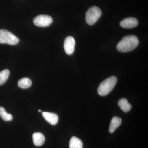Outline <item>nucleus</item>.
Segmentation results:
<instances>
[{
	"mask_svg": "<svg viewBox=\"0 0 148 148\" xmlns=\"http://www.w3.org/2000/svg\"><path fill=\"white\" fill-rule=\"evenodd\" d=\"M38 112H42V110H38Z\"/></svg>",
	"mask_w": 148,
	"mask_h": 148,
	"instance_id": "nucleus-16",
	"label": "nucleus"
},
{
	"mask_svg": "<svg viewBox=\"0 0 148 148\" xmlns=\"http://www.w3.org/2000/svg\"><path fill=\"white\" fill-rule=\"evenodd\" d=\"M118 104L121 110L125 112H129L132 108L131 105L128 103L127 99L124 98L120 99Z\"/></svg>",
	"mask_w": 148,
	"mask_h": 148,
	"instance_id": "nucleus-11",
	"label": "nucleus"
},
{
	"mask_svg": "<svg viewBox=\"0 0 148 148\" xmlns=\"http://www.w3.org/2000/svg\"><path fill=\"white\" fill-rule=\"evenodd\" d=\"M19 41V39L10 32L4 29L0 30V43L15 45Z\"/></svg>",
	"mask_w": 148,
	"mask_h": 148,
	"instance_id": "nucleus-4",
	"label": "nucleus"
},
{
	"mask_svg": "<svg viewBox=\"0 0 148 148\" xmlns=\"http://www.w3.org/2000/svg\"><path fill=\"white\" fill-rule=\"evenodd\" d=\"M18 86L23 89H26L31 87L32 85L31 80L28 78H24L18 81Z\"/></svg>",
	"mask_w": 148,
	"mask_h": 148,
	"instance_id": "nucleus-13",
	"label": "nucleus"
},
{
	"mask_svg": "<svg viewBox=\"0 0 148 148\" xmlns=\"http://www.w3.org/2000/svg\"><path fill=\"white\" fill-rule=\"evenodd\" d=\"M33 140L35 146H42L45 141V138L41 132H35L33 135Z\"/></svg>",
	"mask_w": 148,
	"mask_h": 148,
	"instance_id": "nucleus-9",
	"label": "nucleus"
},
{
	"mask_svg": "<svg viewBox=\"0 0 148 148\" xmlns=\"http://www.w3.org/2000/svg\"><path fill=\"white\" fill-rule=\"evenodd\" d=\"M138 37L134 35L125 36L118 43L117 49L121 52H127L135 49L139 44Z\"/></svg>",
	"mask_w": 148,
	"mask_h": 148,
	"instance_id": "nucleus-1",
	"label": "nucleus"
},
{
	"mask_svg": "<svg viewBox=\"0 0 148 148\" xmlns=\"http://www.w3.org/2000/svg\"><path fill=\"white\" fill-rule=\"evenodd\" d=\"M117 79L115 76H111L106 79L101 83L98 88V92L99 95L105 96L112 91L116 84Z\"/></svg>",
	"mask_w": 148,
	"mask_h": 148,
	"instance_id": "nucleus-2",
	"label": "nucleus"
},
{
	"mask_svg": "<svg viewBox=\"0 0 148 148\" xmlns=\"http://www.w3.org/2000/svg\"><path fill=\"white\" fill-rule=\"evenodd\" d=\"M33 22L37 27H47L49 26L52 23L53 19L51 16L49 15H40L34 18Z\"/></svg>",
	"mask_w": 148,
	"mask_h": 148,
	"instance_id": "nucleus-5",
	"label": "nucleus"
},
{
	"mask_svg": "<svg viewBox=\"0 0 148 148\" xmlns=\"http://www.w3.org/2000/svg\"><path fill=\"white\" fill-rule=\"evenodd\" d=\"M10 75V71L5 69L0 72V85L4 84L7 80Z\"/></svg>",
	"mask_w": 148,
	"mask_h": 148,
	"instance_id": "nucleus-15",
	"label": "nucleus"
},
{
	"mask_svg": "<svg viewBox=\"0 0 148 148\" xmlns=\"http://www.w3.org/2000/svg\"><path fill=\"white\" fill-rule=\"evenodd\" d=\"M70 148H82L83 143L78 138L73 137L71 138L69 143Z\"/></svg>",
	"mask_w": 148,
	"mask_h": 148,
	"instance_id": "nucleus-12",
	"label": "nucleus"
},
{
	"mask_svg": "<svg viewBox=\"0 0 148 148\" xmlns=\"http://www.w3.org/2000/svg\"><path fill=\"white\" fill-rule=\"evenodd\" d=\"M122 120L120 118L115 116L112 119L110 123L109 127V132L110 133H113L120 125L121 124Z\"/></svg>",
	"mask_w": 148,
	"mask_h": 148,
	"instance_id": "nucleus-10",
	"label": "nucleus"
},
{
	"mask_svg": "<svg viewBox=\"0 0 148 148\" xmlns=\"http://www.w3.org/2000/svg\"><path fill=\"white\" fill-rule=\"evenodd\" d=\"M0 116L5 121H11L13 119L12 115L8 113L5 109L2 107H0Z\"/></svg>",
	"mask_w": 148,
	"mask_h": 148,
	"instance_id": "nucleus-14",
	"label": "nucleus"
},
{
	"mask_svg": "<svg viewBox=\"0 0 148 148\" xmlns=\"http://www.w3.org/2000/svg\"><path fill=\"white\" fill-rule=\"evenodd\" d=\"M42 116L45 119L52 125H55L58 123V118L56 114L53 113L43 112Z\"/></svg>",
	"mask_w": 148,
	"mask_h": 148,
	"instance_id": "nucleus-8",
	"label": "nucleus"
},
{
	"mask_svg": "<svg viewBox=\"0 0 148 148\" xmlns=\"http://www.w3.org/2000/svg\"><path fill=\"white\" fill-rule=\"evenodd\" d=\"M138 24V19L134 17H129L122 20L120 23L121 27L125 29H131L137 27Z\"/></svg>",
	"mask_w": 148,
	"mask_h": 148,
	"instance_id": "nucleus-7",
	"label": "nucleus"
},
{
	"mask_svg": "<svg viewBox=\"0 0 148 148\" xmlns=\"http://www.w3.org/2000/svg\"><path fill=\"white\" fill-rule=\"evenodd\" d=\"M75 41L72 36H68L65 39L64 42V48L65 52L68 55H71L75 51Z\"/></svg>",
	"mask_w": 148,
	"mask_h": 148,
	"instance_id": "nucleus-6",
	"label": "nucleus"
},
{
	"mask_svg": "<svg viewBox=\"0 0 148 148\" xmlns=\"http://www.w3.org/2000/svg\"><path fill=\"white\" fill-rule=\"evenodd\" d=\"M101 10L96 6L90 8L86 13V21L87 24L92 25L95 24L101 17Z\"/></svg>",
	"mask_w": 148,
	"mask_h": 148,
	"instance_id": "nucleus-3",
	"label": "nucleus"
}]
</instances>
